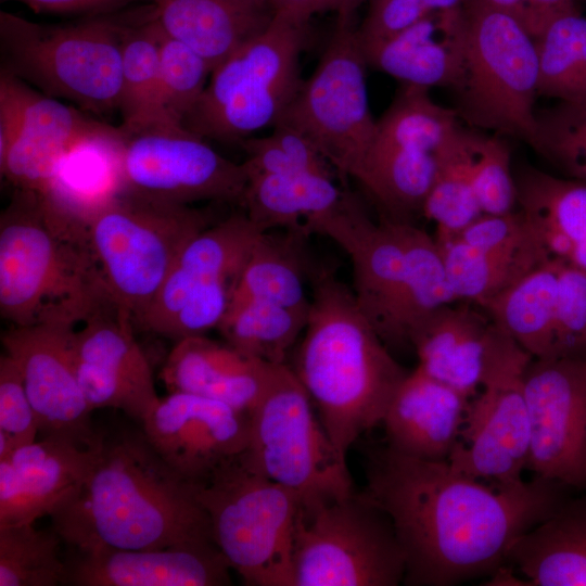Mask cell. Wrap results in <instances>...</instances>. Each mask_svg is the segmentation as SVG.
Instances as JSON below:
<instances>
[{
    "mask_svg": "<svg viewBox=\"0 0 586 586\" xmlns=\"http://www.w3.org/2000/svg\"><path fill=\"white\" fill-rule=\"evenodd\" d=\"M18 133L5 158L1 176L16 189L41 195L66 153L82 140L116 128L89 118L56 98L40 93L23 81Z\"/></svg>",
    "mask_w": 586,
    "mask_h": 586,
    "instance_id": "cell-22",
    "label": "cell"
},
{
    "mask_svg": "<svg viewBox=\"0 0 586 586\" xmlns=\"http://www.w3.org/2000/svg\"><path fill=\"white\" fill-rule=\"evenodd\" d=\"M366 0H326L323 12H335L337 18H354L357 8Z\"/></svg>",
    "mask_w": 586,
    "mask_h": 586,
    "instance_id": "cell-52",
    "label": "cell"
},
{
    "mask_svg": "<svg viewBox=\"0 0 586 586\" xmlns=\"http://www.w3.org/2000/svg\"><path fill=\"white\" fill-rule=\"evenodd\" d=\"M309 234L304 224L282 232L266 231L237 277L228 307L250 301L309 306L305 281L315 266L306 247Z\"/></svg>",
    "mask_w": 586,
    "mask_h": 586,
    "instance_id": "cell-32",
    "label": "cell"
},
{
    "mask_svg": "<svg viewBox=\"0 0 586 586\" xmlns=\"http://www.w3.org/2000/svg\"><path fill=\"white\" fill-rule=\"evenodd\" d=\"M272 364L204 335L176 342L161 378L169 392H184L225 403L250 413L259 399Z\"/></svg>",
    "mask_w": 586,
    "mask_h": 586,
    "instance_id": "cell-27",
    "label": "cell"
},
{
    "mask_svg": "<svg viewBox=\"0 0 586 586\" xmlns=\"http://www.w3.org/2000/svg\"><path fill=\"white\" fill-rule=\"evenodd\" d=\"M123 171L125 191L186 205L208 200L240 204L249 181L243 163L224 157L184 127L125 136Z\"/></svg>",
    "mask_w": 586,
    "mask_h": 586,
    "instance_id": "cell-15",
    "label": "cell"
},
{
    "mask_svg": "<svg viewBox=\"0 0 586 586\" xmlns=\"http://www.w3.org/2000/svg\"><path fill=\"white\" fill-rule=\"evenodd\" d=\"M538 97L586 109V16L578 9L551 20L536 38Z\"/></svg>",
    "mask_w": 586,
    "mask_h": 586,
    "instance_id": "cell-39",
    "label": "cell"
},
{
    "mask_svg": "<svg viewBox=\"0 0 586 586\" xmlns=\"http://www.w3.org/2000/svg\"><path fill=\"white\" fill-rule=\"evenodd\" d=\"M309 307L244 302L229 306L217 329L226 343L244 355L268 364H286L292 346L305 330Z\"/></svg>",
    "mask_w": 586,
    "mask_h": 586,
    "instance_id": "cell-38",
    "label": "cell"
},
{
    "mask_svg": "<svg viewBox=\"0 0 586 586\" xmlns=\"http://www.w3.org/2000/svg\"><path fill=\"white\" fill-rule=\"evenodd\" d=\"M304 225L348 255L357 306L388 348L409 345L420 321L458 301L435 238L412 222L372 220L348 190L331 209Z\"/></svg>",
    "mask_w": 586,
    "mask_h": 586,
    "instance_id": "cell-4",
    "label": "cell"
},
{
    "mask_svg": "<svg viewBox=\"0 0 586 586\" xmlns=\"http://www.w3.org/2000/svg\"><path fill=\"white\" fill-rule=\"evenodd\" d=\"M530 420L526 470L586 491V359L532 358L523 372Z\"/></svg>",
    "mask_w": 586,
    "mask_h": 586,
    "instance_id": "cell-16",
    "label": "cell"
},
{
    "mask_svg": "<svg viewBox=\"0 0 586 586\" xmlns=\"http://www.w3.org/2000/svg\"><path fill=\"white\" fill-rule=\"evenodd\" d=\"M61 537L34 523L0 526V586L65 585Z\"/></svg>",
    "mask_w": 586,
    "mask_h": 586,
    "instance_id": "cell-41",
    "label": "cell"
},
{
    "mask_svg": "<svg viewBox=\"0 0 586 586\" xmlns=\"http://www.w3.org/2000/svg\"><path fill=\"white\" fill-rule=\"evenodd\" d=\"M207 62L184 43L163 31L160 54L162 103L171 123L182 126L211 76Z\"/></svg>",
    "mask_w": 586,
    "mask_h": 586,
    "instance_id": "cell-44",
    "label": "cell"
},
{
    "mask_svg": "<svg viewBox=\"0 0 586 586\" xmlns=\"http://www.w3.org/2000/svg\"><path fill=\"white\" fill-rule=\"evenodd\" d=\"M468 38L455 109L469 125L525 141L538 138L536 39L512 15L475 0L467 4Z\"/></svg>",
    "mask_w": 586,
    "mask_h": 586,
    "instance_id": "cell-11",
    "label": "cell"
},
{
    "mask_svg": "<svg viewBox=\"0 0 586 586\" xmlns=\"http://www.w3.org/2000/svg\"><path fill=\"white\" fill-rule=\"evenodd\" d=\"M343 191L333 176L316 171L256 175L249 178L240 205L266 232L297 227L331 209Z\"/></svg>",
    "mask_w": 586,
    "mask_h": 586,
    "instance_id": "cell-37",
    "label": "cell"
},
{
    "mask_svg": "<svg viewBox=\"0 0 586 586\" xmlns=\"http://www.w3.org/2000/svg\"><path fill=\"white\" fill-rule=\"evenodd\" d=\"M124 141L118 127L85 139L66 153L48 189L38 195L51 224L87 239L89 222L125 191Z\"/></svg>",
    "mask_w": 586,
    "mask_h": 586,
    "instance_id": "cell-24",
    "label": "cell"
},
{
    "mask_svg": "<svg viewBox=\"0 0 586 586\" xmlns=\"http://www.w3.org/2000/svg\"><path fill=\"white\" fill-rule=\"evenodd\" d=\"M246 154L243 164L249 178L256 175L316 171L333 176V167L315 144L296 129L283 124L265 137H249L240 142Z\"/></svg>",
    "mask_w": 586,
    "mask_h": 586,
    "instance_id": "cell-43",
    "label": "cell"
},
{
    "mask_svg": "<svg viewBox=\"0 0 586 586\" xmlns=\"http://www.w3.org/2000/svg\"><path fill=\"white\" fill-rule=\"evenodd\" d=\"M482 215L471 178L467 129L460 126L441 151L423 216L435 222V238H445L459 233Z\"/></svg>",
    "mask_w": 586,
    "mask_h": 586,
    "instance_id": "cell-40",
    "label": "cell"
},
{
    "mask_svg": "<svg viewBox=\"0 0 586 586\" xmlns=\"http://www.w3.org/2000/svg\"><path fill=\"white\" fill-rule=\"evenodd\" d=\"M7 1V0H2ZM37 13L91 14L111 13L131 3L154 0H14Z\"/></svg>",
    "mask_w": 586,
    "mask_h": 586,
    "instance_id": "cell-51",
    "label": "cell"
},
{
    "mask_svg": "<svg viewBox=\"0 0 586 586\" xmlns=\"http://www.w3.org/2000/svg\"><path fill=\"white\" fill-rule=\"evenodd\" d=\"M362 493L391 519L405 556L404 584L453 586L506 564L515 540L547 519L572 491L535 476L494 484L448 461L371 451Z\"/></svg>",
    "mask_w": 586,
    "mask_h": 586,
    "instance_id": "cell-1",
    "label": "cell"
},
{
    "mask_svg": "<svg viewBox=\"0 0 586 586\" xmlns=\"http://www.w3.org/2000/svg\"><path fill=\"white\" fill-rule=\"evenodd\" d=\"M75 327L59 323L12 326L1 341L15 362L35 410L41 437L58 436L86 447L102 434L76 375Z\"/></svg>",
    "mask_w": 586,
    "mask_h": 586,
    "instance_id": "cell-18",
    "label": "cell"
},
{
    "mask_svg": "<svg viewBox=\"0 0 586 586\" xmlns=\"http://www.w3.org/2000/svg\"><path fill=\"white\" fill-rule=\"evenodd\" d=\"M453 131L443 114L417 102L392 104L377 120L374 139L353 179L377 203L381 218L412 222L423 215Z\"/></svg>",
    "mask_w": 586,
    "mask_h": 586,
    "instance_id": "cell-14",
    "label": "cell"
},
{
    "mask_svg": "<svg viewBox=\"0 0 586 586\" xmlns=\"http://www.w3.org/2000/svg\"><path fill=\"white\" fill-rule=\"evenodd\" d=\"M506 563L534 586H586V491L520 536Z\"/></svg>",
    "mask_w": 586,
    "mask_h": 586,
    "instance_id": "cell-30",
    "label": "cell"
},
{
    "mask_svg": "<svg viewBox=\"0 0 586 586\" xmlns=\"http://www.w3.org/2000/svg\"><path fill=\"white\" fill-rule=\"evenodd\" d=\"M294 586H397L405 556L388 515L362 492L301 504Z\"/></svg>",
    "mask_w": 586,
    "mask_h": 586,
    "instance_id": "cell-12",
    "label": "cell"
},
{
    "mask_svg": "<svg viewBox=\"0 0 586 586\" xmlns=\"http://www.w3.org/2000/svg\"><path fill=\"white\" fill-rule=\"evenodd\" d=\"M309 281L308 320L290 367L346 455L361 434L381 424L409 371L391 355L333 268L315 265Z\"/></svg>",
    "mask_w": 586,
    "mask_h": 586,
    "instance_id": "cell-3",
    "label": "cell"
},
{
    "mask_svg": "<svg viewBox=\"0 0 586 586\" xmlns=\"http://www.w3.org/2000/svg\"><path fill=\"white\" fill-rule=\"evenodd\" d=\"M354 18L336 27L314 73L277 124L307 137L341 177H352L375 136L368 99V66Z\"/></svg>",
    "mask_w": 586,
    "mask_h": 586,
    "instance_id": "cell-13",
    "label": "cell"
},
{
    "mask_svg": "<svg viewBox=\"0 0 586 586\" xmlns=\"http://www.w3.org/2000/svg\"><path fill=\"white\" fill-rule=\"evenodd\" d=\"M233 283L231 280H214L196 286L161 334L177 342L204 335L217 328L228 309Z\"/></svg>",
    "mask_w": 586,
    "mask_h": 586,
    "instance_id": "cell-48",
    "label": "cell"
},
{
    "mask_svg": "<svg viewBox=\"0 0 586 586\" xmlns=\"http://www.w3.org/2000/svg\"><path fill=\"white\" fill-rule=\"evenodd\" d=\"M558 260L549 258L482 308L533 358L556 357Z\"/></svg>",
    "mask_w": 586,
    "mask_h": 586,
    "instance_id": "cell-36",
    "label": "cell"
},
{
    "mask_svg": "<svg viewBox=\"0 0 586 586\" xmlns=\"http://www.w3.org/2000/svg\"><path fill=\"white\" fill-rule=\"evenodd\" d=\"M586 359V270L558 260L556 357Z\"/></svg>",
    "mask_w": 586,
    "mask_h": 586,
    "instance_id": "cell-47",
    "label": "cell"
},
{
    "mask_svg": "<svg viewBox=\"0 0 586 586\" xmlns=\"http://www.w3.org/2000/svg\"><path fill=\"white\" fill-rule=\"evenodd\" d=\"M473 189L483 214L514 211L518 204L510 148L499 135L467 129Z\"/></svg>",
    "mask_w": 586,
    "mask_h": 586,
    "instance_id": "cell-42",
    "label": "cell"
},
{
    "mask_svg": "<svg viewBox=\"0 0 586 586\" xmlns=\"http://www.w3.org/2000/svg\"><path fill=\"white\" fill-rule=\"evenodd\" d=\"M533 357L513 349L470 399L460 438L448 462L494 484L521 482L530 456V420L523 372Z\"/></svg>",
    "mask_w": 586,
    "mask_h": 586,
    "instance_id": "cell-17",
    "label": "cell"
},
{
    "mask_svg": "<svg viewBox=\"0 0 586 586\" xmlns=\"http://www.w3.org/2000/svg\"><path fill=\"white\" fill-rule=\"evenodd\" d=\"M517 18L536 39L555 17L577 10L576 0H475Z\"/></svg>",
    "mask_w": 586,
    "mask_h": 586,
    "instance_id": "cell-50",
    "label": "cell"
},
{
    "mask_svg": "<svg viewBox=\"0 0 586 586\" xmlns=\"http://www.w3.org/2000/svg\"><path fill=\"white\" fill-rule=\"evenodd\" d=\"M537 117L534 150L566 178L586 182V109L559 103Z\"/></svg>",
    "mask_w": 586,
    "mask_h": 586,
    "instance_id": "cell-45",
    "label": "cell"
},
{
    "mask_svg": "<svg viewBox=\"0 0 586 586\" xmlns=\"http://www.w3.org/2000/svg\"><path fill=\"white\" fill-rule=\"evenodd\" d=\"M470 0H370L367 15L357 28L359 40L388 37L440 11L466 7Z\"/></svg>",
    "mask_w": 586,
    "mask_h": 586,
    "instance_id": "cell-49",
    "label": "cell"
},
{
    "mask_svg": "<svg viewBox=\"0 0 586 586\" xmlns=\"http://www.w3.org/2000/svg\"><path fill=\"white\" fill-rule=\"evenodd\" d=\"M467 5L435 12L375 40H359L368 66L406 85L454 88L464 62Z\"/></svg>",
    "mask_w": 586,
    "mask_h": 586,
    "instance_id": "cell-23",
    "label": "cell"
},
{
    "mask_svg": "<svg viewBox=\"0 0 586 586\" xmlns=\"http://www.w3.org/2000/svg\"><path fill=\"white\" fill-rule=\"evenodd\" d=\"M110 302L87 240L52 225L38 194L16 189L0 216L1 317L75 327Z\"/></svg>",
    "mask_w": 586,
    "mask_h": 586,
    "instance_id": "cell-5",
    "label": "cell"
},
{
    "mask_svg": "<svg viewBox=\"0 0 586 586\" xmlns=\"http://www.w3.org/2000/svg\"><path fill=\"white\" fill-rule=\"evenodd\" d=\"M49 515L52 530L78 551L213 542L194 485L154 450L142 430L103 435L88 475Z\"/></svg>",
    "mask_w": 586,
    "mask_h": 586,
    "instance_id": "cell-2",
    "label": "cell"
},
{
    "mask_svg": "<svg viewBox=\"0 0 586 586\" xmlns=\"http://www.w3.org/2000/svg\"><path fill=\"white\" fill-rule=\"evenodd\" d=\"M249 419L242 459L251 469L294 491L302 504L355 492L346 455L331 440L290 365H271Z\"/></svg>",
    "mask_w": 586,
    "mask_h": 586,
    "instance_id": "cell-10",
    "label": "cell"
},
{
    "mask_svg": "<svg viewBox=\"0 0 586 586\" xmlns=\"http://www.w3.org/2000/svg\"><path fill=\"white\" fill-rule=\"evenodd\" d=\"M212 224L208 213L186 204L124 191L87 228V243L112 298L143 317L183 247Z\"/></svg>",
    "mask_w": 586,
    "mask_h": 586,
    "instance_id": "cell-9",
    "label": "cell"
},
{
    "mask_svg": "<svg viewBox=\"0 0 586 586\" xmlns=\"http://www.w3.org/2000/svg\"><path fill=\"white\" fill-rule=\"evenodd\" d=\"M100 443L86 447L67 438L46 436L16 448L7 458L22 498L23 524L50 514L85 480Z\"/></svg>",
    "mask_w": 586,
    "mask_h": 586,
    "instance_id": "cell-33",
    "label": "cell"
},
{
    "mask_svg": "<svg viewBox=\"0 0 586 586\" xmlns=\"http://www.w3.org/2000/svg\"><path fill=\"white\" fill-rule=\"evenodd\" d=\"M38 421L21 373L4 353L0 357V460L36 441Z\"/></svg>",
    "mask_w": 586,
    "mask_h": 586,
    "instance_id": "cell-46",
    "label": "cell"
},
{
    "mask_svg": "<svg viewBox=\"0 0 586 586\" xmlns=\"http://www.w3.org/2000/svg\"><path fill=\"white\" fill-rule=\"evenodd\" d=\"M514 180L518 205L549 257L586 270V182L530 165Z\"/></svg>",
    "mask_w": 586,
    "mask_h": 586,
    "instance_id": "cell-29",
    "label": "cell"
},
{
    "mask_svg": "<svg viewBox=\"0 0 586 586\" xmlns=\"http://www.w3.org/2000/svg\"><path fill=\"white\" fill-rule=\"evenodd\" d=\"M131 315L110 302L75 330L74 345L79 360L128 390L148 410L157 404L152 370L133 335Z\"/></svg>",
    "mask_w": 586,
    "mask_h": 586,
    "instance_id": "cell-34",
    "label": "cell"
},
{
    "mask_svg": "<svg viewBox=\"0 0 586 586\" xmlns=\"http://www.w3.org/2000/svg\"><path fill=\"white\" fill-rule=\"evenodd\" d=\"M308 23L273 13L269 24L211 73L182 126L202 137L240 143L275 127L300 90Z\"/></svg>",
    "mask_w": 586,
    "mask_h": 586,
    "instance_id": "cell-7",
    "label": "cell"
},
{
    "mask_svg": "<svg viewBox=\"0 0 586 586\" xmlns=\"http://www.w3.org/2000/svg\"><path fill=\"white\" fill-rule=\"evenodd\" d=\"M163 29L154 7L142 23L126 24L122 37L120 129L130 136L152 128L183 127L167 117L163 103L160 54Z\"/></svg>",
    "mask_w": 586,
    "mask_h": 586,
    "instance_id": "cell-35",
    "label": "cell"
},
{
    "mask_svg": "<svg viewBox=\"0 0 586 586\" xmlns=\"http://www.w3.org/2000/svg\"><path fill=\"white\" fill-rule=\"evenodd\" d=\"M368 1H370V0H368Z\"/></svg>",
    "mask_w": 586,
    "mask_h": 586,
    "instance_id": "cell-53",
    "label": "cell"
},
{
    "mask_svg": "<svg viewBox=\"0 0 586 586\" xmlns=\"http://www.w3.org/2000/svg\"><path fill=\"white\" fill-rule=\"evenodd\" d=\"M469 403L470 398L417 367L399 384L382 418L385 445L408 457L448 461Z\"/></svg>",
    "mask_w": 586,
    "mask_h": 586,
    "instance_id": "cell-25",
    "label": "cell"
},
{
    "mask_svg": "<svg viewBox=\"0 0 586 586\" xmlns=\"http://www.w3.org/2000/svg\"><path fill=\"white\" fill-rule=\"evenodd\" d=\"M129 20L40 24L0 13L1 71L98 115L118 110L122 37Z\"/></svg>",
    "mask_w": 586,
    "mask_h": 586,
    "instance_id": "cell-6",
    "label": "cell"
},
{
    "mask_svg": "<svg viewBox=\"0 0 586 586\" xmlns=\"http://www.w3.org/2000/svg\"><path fill=\"white\" fill-rule=\"evenodd\" d=\"M65 585L222 586L230 566L213 542L158 549L73 550Z\"/></svg>",
    "mask_w": 586,
    "mask_h": 586,
    "instance_id": "cell-21",
    "label": "cell"
},
{
    "mask_svg": "<svg viewBox=\"0 0 586 586\" xmlns=\"http://www.w3.org/2000/svg\"><path fill=\"white\" fill-rule=\"evenodd\" d=\"M140 424L154 450L193 485L239 459L249 446L247 413L191 393L160 397Z\"/></svg>",
    "mask_w": 586,
    "mask_h": 586,
    "instance_id": "cell-19",
    "label": "cell"
},
{
    "mask_svg": "<svg viewBox=\"0 0 586 586\" xmlns=\"http://www.w3.org/2000/svg\"><path fill=\"white\" fill-rule=\"evenodd\" d=\"M163 31L201 55L213 69L260 33L273 12L264 0H154Z\"/></svg>",
    "mask_w": 586,
    "mask_h": 586,
    "instance_id": "cell-28",
    "label": "cell"
},
{
    "mask_svg": "<svg viewBox=\"0 0 586 586\" xmlns=\"http://www.w3.org/2000/svg\"><path fill=\"white\" fill-rule=\"evenodd\" d=\"M455 303L420 321L410 332L409 344L418 367L471 399L519 344L482 307Z\"/></svg>",
    "mask_w": 586,
    "mask_h": 586,
    "instance_id": "cell-20",
    "label": "cell"
},
{
    "mask_svg": "<svg viewBox=\"0 0 586 586\" xmlns=\"http://www.w3.org/2000/svg\"><path fill=\"white\" fill-rule=\"evenodd\" d=\"M264 233L244 211L201 231L180 252L137 326L161 334L196 286L214 280L234 282Z\"/></svg>",
    "mask_w": 586,
    "mask_h": 586,
    "instance_id": "cell-26",
    "label": "cell"
},
{
    "mask_svg": "<svg viewBox=\"0 0 586 586\" xmlns=\"http://www.w3.org/2000/svg\"><path fill=\"white\" fill-rule=\"evenodd\" d=\"M212 538L245 585L294 586V534L302 499L251 469L242 456L194 484Z\"/></svg>",
    "mask_w": 586,
    "mask_h": 586,
    "instance_id": "cell-8",
    "label": "cell"
},
{
    "mask_svg": "<svg viewBox=\"0 0 586 586\" xmlns=\"http://www.w3.org/2000/svg\"><path fill=\"white\" fill-rule=\"evenodd\" d=\"M435 241L458 301L479 307L550 258L536 234L489 247L471 246L455 237Z\"/></svg>",
    "mask_w": 586,
    "mask_h": 586,
    "instance_id": "cell-31",
    "label": "cell"
}]
</instances>
